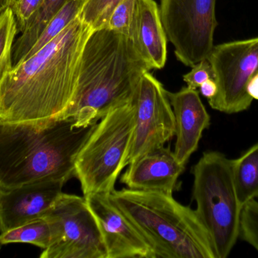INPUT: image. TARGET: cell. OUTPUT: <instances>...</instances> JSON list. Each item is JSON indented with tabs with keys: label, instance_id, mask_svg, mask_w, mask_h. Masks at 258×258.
<instances>
[{
	"label": "cell",
	"instance_id": "6da1fadb",
	"mask_svg": "<svg viewBox=\"0 0 258 258\" xmlns=\"http://www.w3.org/2000/svg\"><path fill=\"white\" fill-rule=\"evenodd\" d=\"M92 27L73 20L51 42L13 67L0 85V120L44 125L63 119L78 85Z\"/></svg>",
	"mask_w": 258,
	"mask_h": 258
},
{
	"label": "cell",
	"instance_id": "7a4b0ae2",
	"mask_svg": "<svg viewBox=\"0 0 258 258\" xmlns=\"http://www.w3.org/2000/svg\"><path fill=\"white\" fill-rule=\"evenodd\" d=\"M128 36L108 28L94 30L82 56L75 96L63 119L76 127L97 124L110 111L133 101L143 74L150 71Z\"/></svg>",
	"mask_w": 258,
	"mask_h": 258
},
{
	"label": "cell",
	"instance_id": "3957f363",
	"mask_svg": "<svg viewBox=\"0 0 258 258\" xmlns=\"http://www.w3.org/2000/svg\"><path fill=\"white\" fill-rule=\"evenodd\" d=\"M97 124L77 127L72 118L44 125L0 120V187L74 178L77 154Z\"/></svg>",
	"mask_w": 258,
	"mask_h": 258
},
{
	"label": "cell",
	"instance_id": "277c9868",
	"mask_svg": "<svg viewBox=\"0 0 258 258\" xmlns=\"http://www.w3.org/2000/svg\"><path fill=\"white\" fill-rule=\"evenodd\" d=\"M110 197L150 245L155 258H216L196 210L173 195L125 188Z\"/></svg>",
	"mask_w": 258,
	"mask_h": 258
},
{
	"label": "cell",
	"instance_id": "5b68a950",
	"mask_svg": "<svg viewBox=\"0 0 258 258\" xmlns=\"http://www.w3.org/2000/svg\"><path fill=\"white\" fill-rule=\"evenodd\" d=\"M232 161L220 151H205L192 169L196 212L210 235L216 258L230 255L240 233L242 207L235 190Z\"/></svg>",
	"mask_w": 258,
	"mask_h": 258
},
{
	"label": "cell",
	"instance_id": "8992f818",
	"mask_svg": "<svg viewBox=\"0 0 258 258\" xmlns=\"http://www.w3.org/2000/svg\"><path fill=\"white\" fill-rule=\"evenodd\" d=\"M134 126L133 101L115 108L97 124L75 161V177L84 196L115 190Z\"/></svg>",
	"mask_w": 258,
	"mask_h": 258
},
{
	"label": "cell",
	"instance_id": "52a82bcc",
	"mask_svg": "<svg viewBox=\"0 0 258 258\" xmlns=\"http://www.w3.org/2000/svg\"><path fill=\"white\" fill-rule=\"evenodd\" d=\"M42 218L51 239L40 258H107L96 219L85 197L62 192Z\"/></svg>",
	"mask_w": 258,
	"mask_h": 258
},
{
	"label": "cell",
	"instance_id": "ba28073f",
	"mask_svg": "<svg viewBox=\"0 0 258 258\" xmlns=\"http://www.w3.org/2000/svg\"><path fill=\"white\" fill-rule=\"evenodd\" d=\"M217 0H161L159 14L179 62L188 67L208 59L218 27Z\"/></svg>",
	"mask_w": 258,
	"mask_h": 258
},
{
	"label": "cell",
	"instance_id": "9c48e42d",
	"mask_svg": "<svg viewBox=\"0 0 258 258\" xmlns=\"http://www.w3.org/2000/svg\"><path fill=\"white\" fill-rule=\"evenodd\" d=\"M207 60L218 87L211 108L229 115L248 110L253 98L247 86L258 73V36L214 45Z\"/></svg>",
	"mask_w": 258,
	"mask_h": 258
},
{
	"label": "cell",
	"instance_id": "30bf717a",
	"mask_svg": "<svg viewBox=\"0 0 258 258\" xmlns=\"http://www.w3.org/2000/svg\"><path fill=\"white\" fill-rule=\"evenodd\" d=\"M135 126L122 168L175 136L174 112L163 85L146 71L133 98Z\"/></svg>",
	"mask_w": 258,
	"mask_h": 258
},
{
	"label": "cell",
	"instance_id": "8fae6325",
	"mask_svg": "<svg viewBox=\"0 0 258 258\" xmlns=\"http://www.w3.org/2000/svg\"><path fill=\"white\" fill-rule=\"evenodd\" d=\"M110 195L84 196L101 230L107 258H155L150 245Z\"/></svg>",
	"mask_w": 258,
	"mask_h": 258
},
{
	"label": "cell",
	"instance_id": "7c38bea8",
	"mask_svg": "<svg viewBox=\"0 0 258 258\" xmlns=\"http://www.w3.org/2000/svg\"><path fill=\"white\" fill-rule=\"evenodd\" d=\"M65 183L40 180L16 187H0L1 233L42 218L61 195Z\"/></svg>",
	"mask_w": 258,
	"mask_h": 258
},
{
	"label": "cell",
	"instance_id": "4fadbf2b",
	"mask_svg": "<svg viewBox=\"0 0 258 258\" xmlns=\"http://www.w3.org/2000/svg\"><path fill=\"white\" fill-rule=\"evenodd\" d=\"M121 183L135 190L160 192L173 195L185 170L169 148L159 147L140 156L128 165Z\"/></svg>",
	"mask_w": 258,
	"mask_h": 258
},
{
	"label": "cell",
	"instance_id": "5bb4252c",
	"mask_svg": "<svg viewBox=\"0 0 258 258\" xmlns=\"http://www.w3.org/2000/svg\"><path fill=\"white\" fill-rule=\"evenodd\" d=\"M175 120L176 142L174 153L182 165L198 148L205 130L210 127L211 118L197 89L183 87L177 92L167 91Z\"/></svg>",
	"mask_w": 258,
	"mask_h": 258
},
{
	"label": "cell",
	"instance_id": "9a60e30c",
	"mask_svg": "<svg viewBox=\"0 0 258 258\" xmlns=\"http://www.w3.org/2000/svg\"><path fill=\"white\" fill-rule=\"evenodd\" d=\"M129 38L150 70L164 68L168 39L154 0H136Z\"/></svg>",
	"mask_w": 258,
	"mask_h": 258
},
{
	"label": "cell",
	"instance_id": "2e32d148",
	"mask_svg": "<svg viewBox=\"0 0 258 258\" xmlns=\"http://www.w3.org/2000/svg\"><path fill=\"white\" fill-rule=\"evenodd\" d=\"M68 0H45L40 9L29 20L12 49L13 67L21 63L33 46L51 18Z\"/></svg>",
	"mask_w": 258,
	"mask_h": 258
},
{
	"label": "cell",
	"instance_id": "e0dca14e",
	"mask_svg": "<svg viewBox=\"0 0 258 258\" xmlns=\"http://www.w3.org/2000/svg\"><path fill=\"white\" fill-rule=\"evenodd\" d=\"M233 183L242 207L258 198V142L232 161Z\"/></svg>",
	"mask_w": 258,
	"mask_h": 258
},
{
	"label": "cell",
	"instance_id": "ac0fdd59",
	"mask_svg": "<svg viewBox=\"0 0 258 258\" xmlns=\"http://www.w3.org/2000/svg\"><path fill=\"white\" fill-rule=\"evenodd\" d=\"M50 239L49 224L42 218L3 232L0 235L2 245L9 243H29L42 250L48 246Z\"/></svg>",
	"mask_w": 258,
	"mask_h": 258
},
{
	"label": "cell",
	"instance_id": "d6986e66",
	"mask_svg": "<svg viewBox=\"0 0 258 258\" xmlns=\"http://www.w3.org/2000/svg\"><path fill=\"white\" fill-rule=\"evenodd\" d=\"M85 0H68L66 4L51 18L38 38L36 43L33 45L23 61L31 57L42 47L51 42L59 33H61L68 27V24L80 15Z\"/></svg>",
	"mask_w": 258,
	"mask_h": 258
},
{
	"label": "cell",
	"instance_id": "ffe728a7",
	"mask_svg": "<svg viewBox=\"0 0 258 258\" xmlns=\"http://www.w3.org/2000/svg\"><path fill=\"white\" fill-rule=\"evenodd\" d=\"M18 33L15 17L9 6L0 13V85L13 68L12 49Z\"/></svg>",
	"mask_w": 258,
	"mask_h": 258
},
{
	"label": "cell",
	"instance_id": "44dd1931",
	"mask_svg": "<svg viewBox=\"0 0 258 258\" xmlns=\"http://www.w3.org/2000/svg\"><path fill=\"white\" fill-rule=\"evenodd\" d=\"M123 0H85L80 17L92 30L106 28L115 8Z\"/></svg>",
	"mask_w": 258,
	"mask_h": 258
},
{
	"label": "cell",
	"instance_id": "7402d4cb",
	"mask_svg": "<svg viewBox=\"0 0 258 258\" xmlns=\"http://www.w3.org/2000/svg\"><path fill=\"white\" fill-rule=\"evenodd\" d=\"M239 238L258 253V201L251 200L242 207Z\"/></svg>",
	"mask_w": 258,
	"mask_h": 258
},
{
	"label": "cell",
	"instance_id": "603a6c76",
	"mask_svg": "<svg viewBox=\"0 0 258 258\" xmlns=\"http://www.w3.org/2000/svg\"><path fill=\"white\" fill-rule=\"evenodd\" d=\"M136 0H123L113 10L106 28L128 36Z\"/></svg>",
	"mask_w": 258,
	"mask_h": 258
},
{
	"label": "cell",
	"instance_id": "cb8c5ba5",
	"mask_svg": "<svg viewBox=\"0 0 258 258\" xmlns=\"http://www.w3.org/2000/svg\"><path fill=\"white\" fill-rule=\"evenodd\" d=\"M45 0H17L9 6L13 12L18 26V33H21L29 20L40 9Z\"/></svg>",
	"mask_w": 258,
	"mask_h": 258
},
{
	"label": "cell",
	"instance_id": "d4e9b609",
	"mask_svg": "<svg viewBox=\"0 0 258 258\" xmlns=\"http://www.w3.org/2000/svg\"><path fill=\"white\" fill-rule=\"evenodd\" d=\"M192 70L183 76V80L189 89H197L209 79H214L212 66L207 59L191 67Z\"/></svg>",
	"mask_w": 258,
	"mask_h": 258
},
{
	"label": "cell",
	"instance_id": "484cf974",
	"mask_svg": "<svg viewBox=\"0 0 258 258\" xmlns=\"http://www.w3.org/2000/svg\"><path fill=\"white\" fill-rule=\"evenodd\" d=\"M199 89H200V93L208 98V100L214 98L218 93V84L214 79H209L206 80L200 86Z\"/></svg>",
	"mask_w": 258,
	"mask_h": 258
},
{
	"label": "cell",
	"instance_id": "4316f807",
	"mask_svg": "<svg viewBox=\"0 0 258 258\" xmlns=\"http://www.w3.org/2000/svg\"><path fill=\"white\" fill-rule=\"evenodd\" d=\"M247 92L253 99L258 100V73L248 82Z\"/></svg>",
	"mask_w": 258,
	"mask_h": 258
},
{
	"label": "cell",
	"instance_id": "83f0119b",
	"mask_svg": "<svg viewBox=\"0 0 258 258\" xmlns=\"http://www.w3.org/2000/svg\"><path fill=\"white\" fill-rule=\"evenodd\" d=\"M17 0H2V6L3 7H9V6H12Z\"/></svg>",
	"mask_w": 258,
	"mask_h": 258
},
{
	"label": "cell",
	"instance_id": "f1b7e54d",
	"mask_svg": "<svg viewBox=\"0 0 258 258\" xmlns=\"http://www.w3.org/2000/svg\"><path fill=\"white\" fill-rule=\"evenodd\" d=\"M6 8L3 7V6H2V0H0V13H1V12H3Z\"/></svg>",
	"mask_w": 258,
	"mask_h": 258
},
{
	"label": "cell",
	"instance_id": "f546056e",
	"mask_svg": "<svg viewBox=\"0 0 258 258\" xmlns=\"http://www.w3.org/2000/svg\"><path fill=\"white\" fill-rule=\"evenodd\" d=\"M1 246H2V245H1V244H0V249H1Z\"/></svg>",
	"mask_w": 258,
	"mask_h": 258
}]
</instances>
